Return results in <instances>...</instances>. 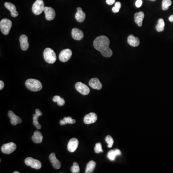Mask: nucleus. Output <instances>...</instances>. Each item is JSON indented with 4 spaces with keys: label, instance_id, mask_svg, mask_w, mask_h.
I'll return each instance as SVG.
<instances>
[{
    "label": "nucleus",
    "instance_id": "20",
    "mask_svg": "<svg viewBox=\"0 0 173 173\" xmlns=\"http://www.w3.org/2000/svg\"><path fill=\"white\" fill-rule=\"evenodd\" d=\"M86 18L85 13L82 10L81 7L77 8V12L75 14V18L79 22H83L85 20Z\"/></svg>",
    "mask_w": 173,
    "mask_h": 173
},
{
    "label": "nucleus",
    "instance_id": "37",
    "mask_svg": "<svg viewBox=\"0 0 173 173\" xmlns=\"http://www.w3.org/2000/svg\"><path fill=\"white\" fill-rule=\"evenodd\" d=\"M60 124L61 125H66V123H65L64 121L63 120H60Z\"/></svg>",
    "mask_w": 173,
    "mask_h": 173
},
{
    "label": "nucleus",
    "instance_id": "21",
    "mask_svg": "<svg viewBox=\"0 0 173 173\" xmlns=\"http://www.w3.org/2000/svg\"><path fill=\"white\" fill-rule=\"evenodd\" d=\"M128 43L131 46L137 47L140 45V41L138 37L130 35L128 37Z\"/></svg>",
    "mask_w": 173,
    "mask_h": 173
},
{
    "label": "nucleus",
    "instance_id": "6",
    "mask_svg": "<svg viewBox=\"0 0 173 173\" xmlns=\"http://www.w3.org/2000/svg\"><path fill=\"white\" fill-rule=\"evenodd\" d=\"M25 164L27 166H30L31 168L36 169H40L41 167V163L37 159L32 157H27L25 159Z\"/></svg>",
    "mask_w": 173,
    "mask_h": 173
},
{
    "label": "nucleus",
    "instance_id": "30",
    "mask_svg": "<svg viewBox=\"0 0 173 173\" xmlns=\"http://www.w3.org/2000/svg\"><path fill=\"white\" fill-rule=\"evenodd\" d=\"M105 141L108 143V147L111 148L112 146V145L114 144V140L112 138V137L110 135H108L106 136V138H105Z\"/></svg>",
    "mask_w": 173,
    "mask_h": 173
},
{
    "label": "nucleus",
    "instance_id": "23",
    "mask_svg": "<svg viewBox=\"0 0 173 173\" xmlns=\"http://www.w3.org/2000/svg\"><path fill=\"white\" fill-rule=\"evenodd\" d=\"M121 155V152L118 149L111 150L107 154V157L111 161L115 160V157L118 155Z\"/></svg>",
    "mask_w": 173,
    "mask_h": 173
},
{
    "label": "nucleus",
    "instance_id": "29",
    "mask_svg": "<svg viewBox=\"0 0 173 173\" xmlns=\"http://www.w3.org/2000/svg\"><path fill=\"white\" fill-rule=\"evenodd\" d=\"M71 172L73 173H79L80 172V169L78 163L75 162L71 167Z\"/></svg>",
    "mask_w": 173,
    "mask_h": 173
},
{
    "label": "nucleus",
    "instance_id": "32",
    "mask_svg": "<svg viewBox=\"0 0 173 173\" xmlns=\"http://www.w3.org/2000/svg\"><path fill=\"white\" fill-rule=\"evenodd\" d=\"M95 152L97 154L100 153H103V150H102V146L101 143H97L96 144L95 147L94 148Z\"/></svg>",
    "mask_w": 173,
    "mask_h": 173
},
{
    "label": "nucleus",
    "instance_id": "10",
    "mask_svg": "<svg viewBox=\"0 0 173 173\" xmlns=\"http://www.w3.org/2000/svg\"><path fill=\"white\" fill-rule=\"evenodd\" d=\"M43 12L45 14L47 20L51 21L54 19L56 17V12L53 8L50 7H45Z\"/></svg>",
    "mask_w": 173,
    "mask_h": 173
},
{
    "label": "nucleus",
    "instance_id": "35",
    "mask_svg": "<svg viewBox=\"0 0 173 173\" xmlns=\"http://www.w3.org/2000/svg\"><path fill=\"white\" fill-rule=\"evenodd\" d=\"M106 4L109 5H112L115 3V0H106Z\"/></svg>",
    "mask_w": 173,
    "mask_h": 173
},
{
    "label": "nucleus",
    "instance_id": "25",
    "mask_svg": "<svg viewBox=\"0 0 173 173\" xmlns=\"http://www.w3.org/2000/svg\"><path fill=\"white\" fill-rule=\"evenodd\" d=\"M96 167L95 161H91L88 163L86 165V173H92L93 172L94 169Z\"/></svg>",
    "mask_w": 173,
    "mask_h": 173
},
{
    "label": "nucleus",
    "instance_id": "16",
    "mask_svg": "<svg viewBox=\"0 0 173 173\" xmlns=\"http://www.w3.org/2000/svg\"><path fill=\"white\" fill-rule=\"evenodd\" d=\"M4 6L10 11L11 16L13 17H16L18 16V12L16 10L17 8L14 4L9 2H6L4 4Z\"/></svg>",
    "mask_w": 173,
    "mask_h": 173
},
{
    "label": "nucleus",
    "instance_id": "27",
    "mask_svg": "<svg viewBox=\"0 0 173 173\" xmlns=\"http://www.w3.org/2000/svg\"><path fill=\"white\" fill-rule=\"evenodd\" d=\"M53 101L54 102H56L57 105L60 106H63L65 105V101L62 98L59 96H55L53 98Z\"/></svg>",
    "mask_w": 173,
    "mask_h": 173
},
{
    "label": "nucleus",
    "instance_id": "4",
    "mask_svg": "<svg viewBox=\"0 0 173 173\" xmlns=\"http://www.w3.org/2000/svg\"><path fill=\"white\" fill-rule=\"evenodd\" d=\"M12 26V21L7 18L3 19L0 22V29L4 35H8Z\"/></svg>",
    "mask_w": 173,
    "mask_h": 173
},
{
    "label": "nucleus",
    "instance_id": "14",
    "mask_svg": "<svg viewBox=\"0 0 173 173\" xmlns=\"http://www.w3.org/2000/svg\"><path fill=\"white\" fill-rule=\"evenodd\" d=\"M19 41L21 49L23 50H27L29 47L28 37L26 35H22L20 37Z\"/></svg>",
    "mask_w": 173,
    "mask_h": 173
},
{
    "label": "nucleus",
    "instance_id": "36",
    "mask_svg": "<svg viewBox=\"0 0 173 173\" xmlns=\"http://www.w3.org/2000/svg\"><path fill=\"white\" fill-rule=\"evenodd\" d=\"M4 82L2 81L1 80V81H0V89L1 90V89H3L4 87Z\"/></svg>",
    "mask_w": 173,
    "mask_h": 173
},
{
    "label": "nucleus",
    "instance_id": "13",
    "mask_svg": "<svg viewBox=\"0 0 173 173\" xmlns=\"http://www.w3.org/2000/svg\"><path fill=\"white\" fill-rule=\"evenodd\" d=\"M97 120V115L94 112H91L86 115L84 118V122L86 124H91L95 123Z\"/></svg>",
    "mask_w": 173,
    "mask_h": 173
},
{
    "label": "nucleus",
    "instance_id": "24",
    "mask_svg": "<svg viewBox=\"0 0 173 173\" xmlns=\"http://www.w3.org/2000/svg\"><path fill=\"white\" fill-rule=\"evenodd\" d=\"M43 135L39 131H35L33 136H32V140L35 143H40L43 141Z\"/></svg>",
    "mask_w": 173,
    "mask_h": 173
},
{
    "label": "nucleus",
    "instance_id": "8",
    "mask_svg": "<svg viewBox=\"0 0 173 173\" xmlns=\"http://www.w3.org/2000/svg\"><path fill=\"white\" fill-rule=\"evenodd\" d=\"M75 88L76 91L83 95H87L90 92V89L86 85L83 83L78 82L75 85Z\"/></svg>",
    "mask_w": 173,
    "mask_h": 173
},
{
    "label": "nucleus",
    "instance_id": "18",
    "mask_svg": "<svg viewBox=\"0 0 173 173\" xmlns=\"http://www.w3.org/2000/svg\"><path fill=\"white\" fill-rule=\"evenodd\" d=\"M35 112H36V114L33 115V124L37 129H40L41 128V126L40 124H39V122H38V118H39V116L42 115L43 113L40 111V110H39V109H37L35 111Z\"/></svg>",
    "mask_w": 173,
    "mask_h": 173
},
{
    "label": "nucleus",
    "instance_id": "19",
    "mask_svg": "<svg viewBox=\"0 0 173 173\" xmlns=\"http://www.w3.org/2000/svg\"><path fill=\"white\" fill-rule=\"evenodd\" d=\"M49 159L50 162L53 165V167L56 169H59L61 167V163L57 159L56 157V154L52 153L49 156Z\"/></svg>",
    "mask_w": 173,
    "mask_h": 173
},
{
    "label": "nucleus",
    "instance_id": "15",
    "mask_svg": "<svg viewBox=\"0 0 173 173\" xmlns=\"http://www.w3.org/2000/svg\"><path fill=\"white\" fill-rule=\"evenodd\" d=\"M72 36L75 40H80L84 37V34L81 30L74 28L72 30Z\"/></svg>",
    "mask_w": 173,
    "mask_h": 173
},
{
    "label": "nucleus",
    "instance_id": "7",
    "mask_svg": "<svg viewBox=\"0 0 173 173\" xmlns=\"http://www.w3.org/2000/svg\"><path fill=\"white\" fill-rule=\"evenodd\" d=\"M17 148V145L14 142H10L8 143L4 144L1 148V151L4 154H12Z\"/></svg>",
    "mask_w": 173,
    "mask_h": 173
},
{
    "label": "nucleus",
    "instance_id": "3",
    "mask_svg": "<svg viewBox=\"0 0 173 173\" xmlns=\"http://www.w3.org/2000/svg\"><path fill=\"white\" fill-rule=\"evenodd\" d=\"M43 57L47 63H53L56 61V55L53 50L50 48H46L43 52Z\"/></svg>",
    "mask_w": 173,
    "mask_h": 173
},
{
    "label": "nucleus",
    "instance_id": "39",
    "mask_svg": "<svg viewBox=\"0 0 173 173\" xmlns=\"http://www.w3.org/2000/svg\"><path fill=\"white\" fill-rule=\"evenodd\" d=\"M19 172H18V171H16V172H14V173H19Z\"/></svg>",
    "mask_w": 173,
    "mask_h": 173
},
{
    "label": "nucleus",
    "instance_id": "28",
    "mask_svg": "<svg viewBox=\"0 0 173 173\" xmlns=\"http://www.w3.org/2000/svg\"><path fill=\"white\" fill-rule=\"evenodd\" d=\"M172 4L171 0H163L162 1L161 8L163 10L167 11L169 9V7Z\"/></svg>",
    "mask_w": 173,
    "mask_h": 173
},
{
    "label": "nucleus",
    "instance_id": "34",
    "mask_svg": "<svg viewBox=\"0 0 173 173\" xmlns=\"http://www.w3.org/2000/svg\"><path fill=\"white\" fill-rule=\"evenodd\" d=\"M142 4V0H137V1H136V4H135L136 6L138 7V8H139L141 6Z\"/></svg>",
    "mask_w": 173,
    "mask_h": 173
},
{
    "label": "nucleus",
    "instance_id": "40",
    "mask_svg": "<svg viewBox=\"0 0 173 173\" xmlns=\"http://www.w3.org/2000/svg\"><path fill=\"white\" fill-rule=\"evenodd\" d=\"M150 1H154L155 0H150Z\"/></svg>",
    "mask_w": 173,
    "mask_h": 173
},
{
    "label": "nucleus",
    "instance_id": "2",
    "mask_svg": "<svg viewBox=\"0 0 173 173\" xmlns=\"http://www.w3.org/2000/svg\"><path fill=\"white\" fill-rule=\"evenodd\" d=\"M25 85L29 90L32 92H39L43 88L41 83L35 79H27L25 82Z\"/></svg>",
    "mask_w": 173,
    "mask_h": 173
},
{
    "label": "nucleus",
    "instance_id": "38",
    "mask_svg": "<svg viewBox=\"0 0 173 173\" xmlns=\"http://www.w3.org/2000/svg\"><path fill=\"white\" fill-rule=\"evenodd\" d=\"M168 19H169V21H170V22H173V14L169 17Z\"/></svg>",
    "mask_w": 173,
    "mask_h": 173
},
{
    "label": "nucleus",
    "instance_id": "11",
    "mask_svg": "<svg viewBox=\"0 0 173 173\" xmlns=\"http://www.w3.org/2000/svg\"><path fill=\"white\" fill-rule=\"evenodd\" d=\"M79 141L76 138H71L67 144V149L70 153H74L78 148Z\"/></svg>",
    "mask_w": 173,
    "mask_h": 173
},
{
    "label": "nucleus",
    "instance_id": "1",
    "mask_svg": "<svg viewBox=\"0 0 173 173\" xmlns=\"http://www.w3.org/2000/svg\"><path fill=\"white\" fill-rule=\"evenodd\" d=\"M109 39L103 35L96 37L93 41L95 49L101 52V54L105 57H110L112 55V51L109 48Z\"/></svg>",
    "mask_w": 173,
    "mask_h": 173
},
{
    "label": "nucleus",
    "instance_id": "17",
    "mask_svg": "<svg viewBox=\"0 0 173 173\" xmlns=\"http://www.w3.org/2000/svg\"><path fill=\"white\" fill-rule=\"evenodd\" d=\"M89 85L93 89L100 90L102 88V84L97 78H92L89 80Z\"/></svg>",
    "mask_w": 173,
    "mask_h": 173
},
{
    "label": "nucleus",
    "instance_id": "31",
    "mask_svg": "<svg viewBox=\"0 0 173 173\" xmlns=\"http://www.w3.org/2000/svg\"><path fill=\"white\" fill-rule=\"evenodd\" d=\"M121 7V4L119 1H117L115 3V5L112 8V11L114 13H117L119 12L120 8Z\"/></svg>",
    "mask_w": 173,
    "mask_h": 173
},
{
    "label": "nucleus",
    "instance_id": "5",
    "mask_svg": "<svg viewBox=\"0 0 173 173\" xmlns=\"http://www.w3.org/2000/svg\"><path fill=\"white\" fill-rule=\"evenodd\" d=\"M44 3L43 0H36L33 4L32 11L36 15H39L44 11Z\"/></svg>",
    "mask_w": 173,
    "mask_h": 173
},
{
    "label": "nucleus",
    "instance_id": "22",
    "mask_svg": "<svg viewBox=\"0 0 173 173\" xmlns=\"http://www.w3.org/2000/svg\"><path fill=\"white\" fill-rule=\"evenodd\" d=\"M144 18V14L142 11L136 13L134 15L135 22L139 27H141L142 25L143 20Z\"/></svg>",
    "mask_w": 173,
    "mask_h": 173
},
{
    "label": "nucleus",
    "instance_id": "33",
    "mask_svg": "<svg viewBox=\"0 0 173 173\" xmlns=\"http://www.w3.org/2000/svg\"><path fill=\"white\" fill-rule=\"evenodd\" d=\"M63 120L66 124H75L76 122V121L75 119H73L72 117H71L70 116L65 117L63 118Z\"/></svg>",
    "mask_w": 173,
    "mask_h": 173
},
{
    "label": "nucleus",
    "instance_id": "9",
    "mask_svg": "<svg viewBox=\"0 0 173 173\" xmlns=\"http://www.w3.org/2000/svg\"><path fill=\"white\" fill-rule=\"evenodd\" d=\"M72 55V52L71 50L69 49L63 50L61 51L59 56L60 61L63 63L67 62L70 59Z\"/></svg>",
    "mask_w": 173,
    "mask_h": 173
},
{
    "label": "nucleus",
    "instance_id": "26",
    "mask_svg": "<svg viewBox=\"0 0 173 173\" xmlns=\"http://www.w3.org/2000/svg\"><path fill=\"white\" fill-rule=\"evenodd\" d=\"M164 27H165V23L164 20L163 18L159 19L158 21L157 24L156 26V30L158 32H161L164 30Z\"/></svg>",
    "mask_w": 173,
    "mask_h": 173
},
{
    "label": "nucleus",
    "instance_id": "12",
    "mask_svg": "<svg viewBox=\"0 0 173 173\" xmlns=\"http://www.w3.org/2000/svg\"><path fill=\"white\" fill-rule=\"evenodd\" d=\"M8 117L10 119L11 123L13 125H16L17 124L22 123V120L21 118L16 115L12 111L8 112Z\"/></svg>",
    "mask_w": 173,
    "mask_h": 173
}]
</instances>
